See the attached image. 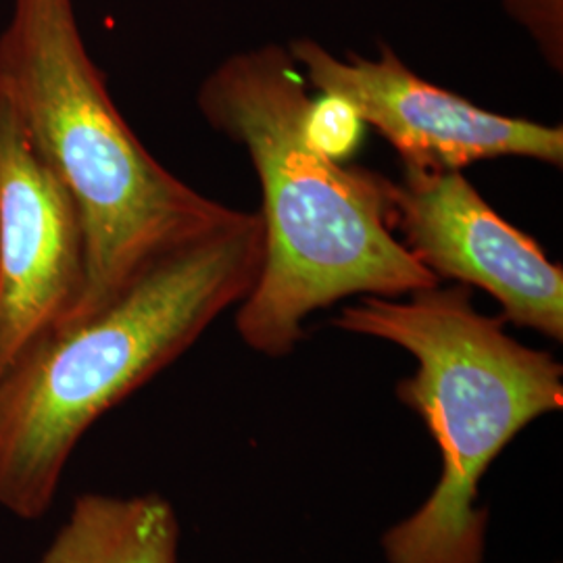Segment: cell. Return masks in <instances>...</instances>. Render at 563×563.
<instances>
[{
	"label": "cell",
	"mask_w": 563,
	"mask_h": 563,
	"mask_svg": "<svg viewBox=\"0 0 563 563\" xmlns=\"http://www.w3.org/2000/svg\"><path fill=\"white\" fill-rule=\"evenodd\" d=\"M302 80L372 125L399 153L402 165L462 169L478 162L523 157L563 165V128L509 118L430 84L380 44L376 59H339L311 38L288 46Z\"/></svg>",
	"instance_id": "obj_5"
},
{
	"label": "cell",
	"mask_w": 563,
	"mask_h": 563,
	"mask_svg": "<svg viewBox=\"0 0 563 563\" xmlns=\"http://www.w3.org/2000/svg\"><path fill=\"white\" fill-rule=\"evenodd\" d=\"M393 228L437 280L481 288L501 305V320L563 341V269L539 242L504 220L462 169L402 165L384 180Z\"/></svg>",
	"instance_id": "obj_6"
},
{
	"label": "cell",
	"mask_w": 563,
	"mask_h": 563,
	"mask_svg": "<svg viewBox=\"0 0 563 563\" xmlns=\"http://www.w3.org/2000/svg\"><path fill=\"white\" fill-rule=\"evenodd\" d=\"M0 86L80 211L86 290L71 322L167 253L241 216L144 148L86 48L74 0H13L0 32Z\"/></svg>",
	"instance_id": "obj_4"
},
{
	"label": "cell",
	"mask_w": 563,
	"mask_h": 563,
	"mask_svg": "<svg viewBox=\"0 0 563 563\" xmlns=\"http://www.w3.org/2000/svg\"><path fill=\"white\" fill-rule=\"evenodd\" d=\"M509 18L520 23L551 69H563V0H504Z\"/></svg>",
	"instance_id": "obj_9"
},
{
	"label": "cell",
	"mask_w": 563,
	"mask_h": 563,
	"mask_svg": "<svg viewBox=\"0 0 563 563\" xmlns=\"http://www.w3.org/2000/svg\"><path fill=\"white\" fill-rule=\"evenodd\" d=\"M199 109L241 144L262 184L265 255L236 313L249 349L286 357L318 309L441 284L395 236L386 178L344 167L318 141L316 104L286 46L222 60L201 84Z\"/></svg>",
	"instance_id": "obj_1"
},
{
	"label": "cell",
	"mask_w": 563,
	"mask_h": 563,
	"mask_svg": "<svg viewBox=\"0 0 563 563\" xmlns=\"http://www.w3.org/2000/svg\"><path fill=\"white\" fill-rule=\"evenodd\" d=\"M260 213L148 265L99 311L65 323L0 378V505L41 520L90 426L176 362L262 272Z\"/></svg>",
	"instance_id": "obj_2"
},
{
	"label": "cell",
	"mask_w": 563,
	"mask_h": 563,
	"mask_svg": "<svg viewBox=\"0 0 563 563\" xmlns=\"http://www.w3.org/2000/svg\"><path fill=\"white\" fill-rule=\"evenodd\" d=\"M84 290L78 205L0 86V378L76 318Z\"/></svg>",
	"instance_id": "obj_7"
},
{
	"label": "cell",
	"mask_w": 563,
	"mask_h": 563,
	"mask_svg": "<svg viewBox=\"0 0 563 563\" xmlns=\"http://www.w3.org/2000/svg\"><path fill=\"white\" fill-rule=\"evenodd\" d=\"M332 323L401 346L416 372L397 399L422 420L441 453L439 483L383 534L386 563H484L488 511L481 483L526 426L563 409V365L505 332L463 284L362 297Z\"/></svg>",
	"instance_id": "obj_3"
},
{
	"label": "cell",
	"mask_w": 563,
	"mask_h": 563,
	"mask_svg": "<svg viewBox=\"0 0 563 563\" xmlns=\"http://www.w3.org/2000/svg\"><path fill=\"white\" fill-rule=\"evenodd\" d=\"M180 520L157 493L80 495L41 563H178Z\"/></svg>",
	"instance_id": "obj_8"
}]
</instances>
